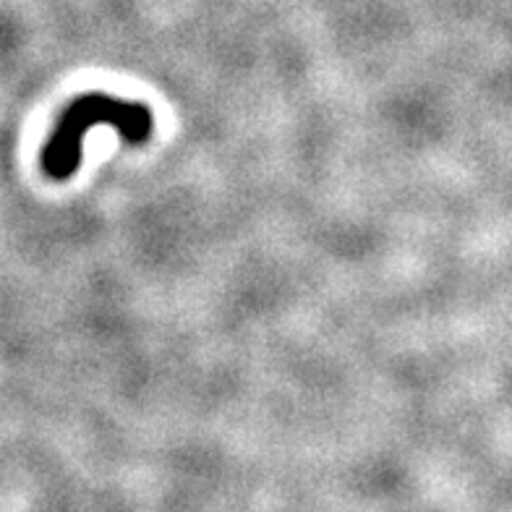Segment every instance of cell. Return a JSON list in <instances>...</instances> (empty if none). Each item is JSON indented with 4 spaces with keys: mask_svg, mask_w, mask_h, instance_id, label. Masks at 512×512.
I'll list each match as a JSON object with an SVG mask.
<instances>
[{
    "mask_svg": "<svg viewBox=\"0 0 512 512\" xmlns=\"http://www.w3.org/2000/svg\"><path fill=\"white\" fill-rule=\"evenodd\" d=\"M115 126L128 142L142 144L152 134V110L139 102H126L110 95L79 97L63 110L61 123L42 152V168L53 181H66L81 165V142L89 128Z\"/></svg>",
    "mask_w": 512,
    "mask_h": 512,
    "instance_id": "1",
    "label": "cell"
}]
</instances>
